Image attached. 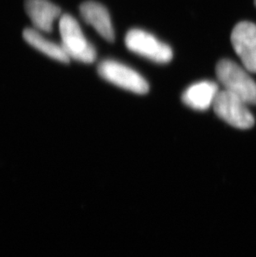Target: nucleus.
<instances>
[{
  "label": "nucleus",
  "instance_id": "nucleus-5",
  "mask_svg": "<svg viewBox=\"0 0 256 257\" xmlns=\"http://www.w3.org/2000/svg\"><path fill=\"white\" fill-rule=\"evenodd\" d=\"M247 106L244 101L225 89L219 91L212 105L215 114L238 129H249L254 126V116Z\"/></svg>",
  "mask_w": 256,
  "mask_h": 257
},
{
  "label": "nucleus",
  "instance_id": "nucleus-9",
  "mask_svg": "<svg viewBox=\"0 0 256 257\" xmlns=\"http://www.w3.org/2000/svg\"><path fill=\"white\" fill-rule=\"evenodd\" d=\"M219 91L217 84L212 81H201L187 87L181 99L187 107L202 112L212 106Z\"/></svg>",
  "mask_w": 256,
  "mask_h": 257
},
{
  "label": "nucleus",
  "instance_id": "nucleus-3",
  "mask_svg": "<svg viewBox=\"0 0 256 257\" xmlns=\"http://www.w3.org/2000/svg\"><path fill=\"white\" fill-rule=\"evenodd\" d=\"M125 44L131 52L153 63L166 64L173 58V52L168 44L143 29L129 30L125 37Z\"/></svg>",
  "mask_w": 256,
  "mask_h": 257
},
{
  "label": "nucleus",
  "instance_id": "nucleus-6",
  "mask_svg": "<svg viewBox=\"0 0 256 257\" xmlns=\"http://www.w3.org/2000/svg\"><path fill=\"white\" fill-rule=\"evenodd\" d=\"M230 40L244 68L256 73V25L248 21L237 24L232 30Z\"/></svg>",
  "mask_w": 256,
  "mask_h": 257
},
{
  "label": "nucleus",
  "instance_id": "nucleus-1",
  "mask_svg": "<svg viewBox=\"0 0 256 257\" xmlns=\"http://www.w3.org/2000/svg\"><path fill=\"white\" fill-rule=\"evenodd\" d=\"M248 72L230 59H221L215 68L218 80L225 90L235 95L247 105H256V83Z\"/></svg>",
  "mask_w": 256,
  "mask_h": 257
},
{
  "label": "nucleus",
  "instance_id": "nucleus-8",
  "mask_svg": "<svg viewBox=\"0 0 256 257\" xmlns=\"http://www.w3.org/2000/svg\"><path fill=\"white\" fill-rule=\"evenodd\" d=\"M25 10L38 31L51 33L53 22L61 16V9L49 0H25Z\"/></svg>",
  "mask_w": 256,
  "mask_h": 257
},
{
  "label": "nucleus",
  "instance_id": "nucleus-2",
  "mask_svg": "<svg viewBox=\"0 0 256 257\" xmlns=\"http://www.w3.org/2000/svg\"><path fill=\"white\" fill-rule=\"evenodd\" d=\"M62 44L66 54L69 58L81 63H92L97 58V52L90 43L77 20L69 15L61 16L59 21Z\"/></svg>",
  "mask_w": 256,
  "mask_h": 257
},
{
  "label": "nucleus",
  "instance_id": "nucleus-7",
  "mask_svg": "<svg viewBox=\"0 0 256 257\" xmlns=\"http://www.w3.org/2000/svg\"><path fill=\"white\" fill-rule=\"evenodd\" d=\"M80 14L85 22L109 43L115 40L113 26L108 11L103 5L94 1H88L80 5Z\"/></svg>",
  "mask_w": 256,
  "mask_h": 257
},
{
  "label": "nucleus",
  "instance_id": "nucleus-4",
  "mask_svg": "<svg viewBox=\"0 0 256 257\" xmlns=\"http://www.w3.org/2000/svg\"><path fill=\"white\" fill-rule=\"evenodd\" d=\"M97 73L108 83L137 94H146L149 91V84L140 73L117 61H102L97 66Z\"/></svg>",
  "mask_w": 256,
  "mask_h": 257
},
{
  "label": "nucleus",
  "instance_id": "nucleus-10",
  "mask_svg": "<svg viewBox=\"0 0 256 257\" xmlns=\"http://www.w3.org/2000/svg\"><path fill=\"white\" fill-rule=\"evenodd\" d=\"M23 36L29 45L49 58L63 63L70 62V58L67 55L63 47L45 39L37 29H25L23 32Z\"/></svg>",
  "mask_w": 256,
  "mask_h": 257
},
{
  "label": "nucleus",
  "instance_id": "nucleus-11",
  "mask_svg": "<svg viewBox=\"0 0 256 257\" xmlns=\"http://www.w3.org/2000/svg\"><path fill=\"white\" fill-rule=\"evenodd\" d=\"M254 5H255L256 6V0H254Z\"/></svg>",
  "mask_w": 256,
  "mask_h": 257
}]
</instances>
